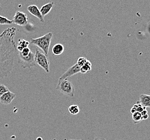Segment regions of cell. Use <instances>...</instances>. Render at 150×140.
<instances>
[{
  "label": "cell",
  "mask_w": 150,
  "mask_h": 140,
  "mask_svg": "<svg viewBox=\"0 0 150 140\" xmlns=\"http://www.w3.org/2000/svg\"><path fill=\"white\" fill-rule=\"evenodd\" d=\"M16 31L15 27H8L0 34V70L7 77L13 71L17 55L14 40Z\"/></svg>",
  "instance_id": "6da1fadb"
},
{
  "label": "cell",
  "mask_w": 150,
  "mask_h": 140,
  "mask_svg": "<svg viewBox=\"0 0 150 140\" xmlns=\"http://www.w3.org/2000/svg\"><path fill=\"white\" fill-rule=\"evenodd\" d=\"M52 36L53 34L50 32L40 37L37 38H31L30 44L38 46V48H40L45 55L48 56Z\"/></svg>",
  "instance_id": "7a4b0ae2"
},
{
  "label": "cell",
  "mask_w": 150,
  "mask_h": 140,
  "mask_svg": "<svg viewBox=\"0 0 150 140\" xmlns=\"http://www.w3.org/2000/svg\"><path fill=\"white\" fill-rule=\"evenodd\" d=\"M56 89L64 95L72 98L75 96V87L72 83L67 79H59Z\"/></svg>",
  "instance_id": "3957f363"
},
{
  "label": "cell",
  "mask_w": 150,
  "mask_h": 140,
  "mask_svg": "<svg viewBox=\"0 0 150 140\" xmlns=\"http://www.w3.org/2000/svg\"><path fill=\"white\" fill-rule=\"evenodd\" d=\"M35 61L36 64L40 66L41 68L44 69L45 71L49 73L50 71L49 66L50 61L48 58V56L45 55L44 53L36 49L35 53Z\"/></svg>",
  "instance_id": "277c9868"
},
{
  "label": "cell",
  "mask_w": 150,
  "mask_h": 140,
  "mask_svg": "<svg viewBox=\"0 0 150 140\" xmlns=\"http://www.w3.org/2000/svg\"><path fill=\"white\" fill-rule=\"evenodd\" d=\"M17 55L18 57V62L24 68H30L36 66L35 61V53L30 52L29 55L27 57H23L19 52L17 51Z\"/></svg>",
  "instance_id": "5b68a950"
},
{
  "label": "cell",
  "mask_w": 150,
  "mask_h": 140,
  "mask_svg": "<svg viewBox=\"0 0 150 140\" xmlns=\"http://www.w3.org/2000/svg\"><path fill=\"white\" fill-rule=\"evenodd\" d=\"M13 23L17 25L24 27L28 22V17L27 14L23 12L17 11L13 17Z\"/></svg>",
  "instance_id": "8992f818"
},
{
  "label": "cell",
  "mask_w": 150,
  "mask_h": 140,
  "mask_svg": "<svg viewBox=\"0 0 150 140\" xmlns=\"http://www.w3.org/2000/svg\"><path fill=\"white\" fill-rule=\"evenodd\" d=\"M79 72H80V67L76 63V64H75V65L72 66L71 68H69L68 70L64 74H63L59 77V79H67L68 77L75 75Z\"/></svg>",
  "instance_id": "52a82bcc"
},
{
  "label": "cell",
  "mask_w": 150,
  "mask_h": 140,
  "mask_svg": "<svg viewBox=\"0 0 150 140\" xmlns=\"http://www.w3.org/2000/svg\"><path fill=\"white\" fill-rule=\"evenodd\" d=\"M15 97L16 94L9 91L0 96V103L4 105H9L13 101Z\"/></svg>",
  "instance_id": "ba28073f"
},
{
  "label": "cell",
  "mask_w": 150,
  "mask_h": 140,
  "mask_svg": "<svg viewBox=\"0 0 150 140\" xmlns=\"http://www.w3.org/2000/svg\"><path fill=\"white\" fill-rule=\"evenodd\" d=\"M27 10L32 15L37 17L41 22L43 23L45 22L44 17L42 15L40 9L36 5H30L27 7Z\"/></svg>",
  "instance_id": "9c48e42d"
},
{
  "label": "cell",
  "mask_w": 150,
  "mask_h": 140,
  "mask_svg": "<svg viewBox=\"0 0 150 140\" xmlns=\"http://www.w3.org/2000/svg\"><path fill=\"white\" fill-rule=\"evenodd\" d=\"M54 6H55L54 2H49L48 4H45L41 7L40 11L43 17H44L45 16L48 15L51 11L52 8Z\"/></svg>",
  "instance_id": "30bf717a"
},
{
  "label": "cell",
  "mask_w": 150,
  "mask_h": 140,
  "mask_svg": "<svg viewBox=\"0 0 150 140\" xmlns=\"http://www.w3.org/2000/svg\"><path fill=\"white\" fill-rule=\"evenodd\" d=\"M142 106L146 107H150V96L147 94H142L139 96V100L137 102Z\"/></svg>",
  "instance_id": "8fae6325"
},
{
  "label": "cell",
  "mask_w": 150,
  "mask_h": 140,
  "mask_svg": "<svg viewBox=\"0 0 150 140\" xmlns=\"http://www.w3.org/2000/svg\"><path fill=\"white\" fill-rule=\"evenodd\" d=\"M64 51V46L59 43L55 44L52 49L53 55H56V56H59L62 55Z\"/></svg>",
  "instance_id": "7c38bea8"
},
{
  "label": "cell",
  "mask_w": 150,
  "mask_h": 140,
  "mask_svg": "<svg viewBox=\"0 0 150 140\" xmlns=\"http://www.w3.org/2000/svg\"><path fill=\"white\" fill-rule=\"evenodd\" d=\"M30 43L29 42L25 40L24 39H19L18 40V44L16 46L17 51L21 52L24 48L29 47Z\"/></svg>",
  "instance_id": "4fadbf2b"
},
{
  "label": "cell",
  "mask_w": 150,
  "mask_h": 140,
  "mask_svg": "<svg viewBox=\"0 0 150 140\" xmlns=\"http://www.w3.org/2000/svg\"><path fill=\"white\" fill-rule=\"evenodd\" d=\"M91 69H92V64L91 62H90V61L87 60L85 64L80 68V72H81L83 74H85L90 72Z\"/></svg>",
  "instance_id": "5bb4252c"
},
{
  "label": "cell",
  "mask_w": 150,
  "mask_h": 140,
  "mask_svg": "<svg viewBox=\"0 0 150 140\" xmlns=\"http://www.w3.org/2000/svg\"><path fill=\"white\" fill-rule=\"evenodd\" d=\"M68 110L71 114L75 115L79 113L80 108L77 105H71L69 107Z\"/></svg>",
  "instance_id": "9a60e30c"
},
{
  "label": "cell",
  "mask_w": 150,
  "mask_h": 140,
  "mask_svg": "<svg viewBox=\"0 0 150 140\" xmlns=\"http://www.w3.org/2000/svg\"><path fill=\"white\" fill-rule=\"evenodd\" d=\"M132 119L133 120V122L136 124L139 123L141 121H142L141 114L140 113H138V112H135L132 114Z\"/></svg>",
  "instance_id": "2e32d148"
},
{
  "label": "cell",
  "mask_w": 150,
  "mask_h": 140,
  "mask_svg": "<svg viewBox=\"0 0 150 140\" xmlns=\"http://www.w3.org/2000/svg\"><path fill=\"white\" fill-rule=\"evenodd\" d=\"M13 24V20H10L6 17L0 15V25H11Z\"/></svg>",
  "instance_id": "e0dca14e"
},
{
  "label": "cell",
  "mask_w": 150,
  "mask_h": 140,
  "mask_svg": "<svg viewBox=\"0 0 150 140\" xmlns=\"http://www.w3.org/2000/svg\"><path fill=\"white\" fill-rule=\"evenodd\" d=\"M30 52V49L29 47H28V48H24L21 51L19 52L20 53L21 55H22L23 57H27L28 55H29Z\"/></svg>",
  "instance_id": "ac0fdd59"
},
{
  "label": "cell",
  "mask_w": 150,
  "mask_h": 140,
  "mask_svg": "<svg viewBox=\"0 0 150 140\" xmlns=\"http://www.w3.org/2000/svg\"><path fill=\"white\" fill-rule=\"evenodd\" d=\"M87 60L88 59L86 58H85V57H79L78 59V60H77V64L81 68V67H82L83 65L85 64V63L87 61Z\"/></svg>",
  "instance_id": "d6986e66"
},
{
  "label": "cell",
  "mask_w": 150,
  "mask_h": 140,
  "mask_svg": "<svg viewBox=\"0 0 150 140\" xmlns=\"http://www.w3.org/2000/svg\"><path fill=\"white\" fill-rule=\"evenodd\" d=\"M133 106L136 108L137 112H138V113H140L143 110L146 109V108L145 107L142 106L140 104L138 103H137L135 105H133Z\"/></svg>",
  "instance_id": "ffe728a7"
},
{
  "label": "cell",
  "mask_w": 150,
  "mask_h": 140,
  "mask_svg": "<svg viewBox=\"0 0 150 140\" xmlns=\"http://www.w3.org/2000/svg\"><path fill=\"white\" fill-rule=\"evenodd\" d=\"M9 90L7 86L4 84H0V96L3 95L4 93L7 92Z\"/></svg>",
  "instance_id": "44dd1931"
},
{
  "label": "cell",
  "mask_w": 150,
  "mask_h": 140,
  "mask_svg": "<svg viewBox=\"0 0 150 140\" xmlns=\"http://www.w3.org/2000/svg\"><path fill=\"white\" fill-rule=\"evenodd\" d=\"M141 116H142V120H146L148 119L149 118V114H148V112L146 109H144L141 113Z\"/></svg>",
  "instance_id": "7402d4cb"
},
{
  "label": "cell",
  "mask_w": 150,
  "mask_h": 140,
  "mask_svg": "<svg viewBox=\"0 0 150 140\" xmlns=\"http://www.w3.org/2000/svg\"><path fill=\"white\" fill-rule=\"evenodd\" d=\"M131 113H132V114H133V113H135V112H136V108L133 106V107H132V108L131 109Z\"/></svg>",
  "instance_id": "603a6c76"
},
{
  "label": "cell",
  "mask_w": 150,
  "mask_h": 140,
  "mask_svg": "<svg viewBox=\"0 0 150 140\" xmlns=\"http://www.w3.org/2000/svg\"><path fill=\"white\" fill-rule=\"evenodd\" d=\"M94 140H106L105 139H104V137H96Z\"/></svg>",
  "instance_id": "cb8c5ba5"
},
{
  "label": "cell",
  "mask_w": 150,
  "mask_h": 140,
  "mask_svg": "<svg viewBox=\"0 0 150 140\" xmlns=\"http://www.w3.org/2000/svg\"><path fill=\"white\" fill-rule=\"evenodd\" d=\"M36 140H43V139H42V137H38L37 138Z\"/></svg>",
  "instance_id": "d4e9b609"
},
{
  "label": "cell",
  "mask_w": 150,
  "mask_h": 140,
  "mask_svg": "<svg viewBox=\"0 0 150 140\" xmlns=\"http://www.w3.org/2000/svg\"><path fill=\"white\" fill-rule=\"evenodd\" d=\"M68 140H72V139H69Z\"/></svg>",
  "instance_id": "484cf974"
},
{
  "label": "cell",
  "mask_w": 150,
  "mask_h": 140,
  "mask_svg": "<svg viewBox=\"0 0 150 140\" xmlns=\"http://www.w3.org/2000/svg\"><path fill=\"white\" fill-rule=\"evenodd\" d=\"M0 6H1V5H0Z\"/></svg>",
  "instance_id": "4316f807"
}]
</instances>
